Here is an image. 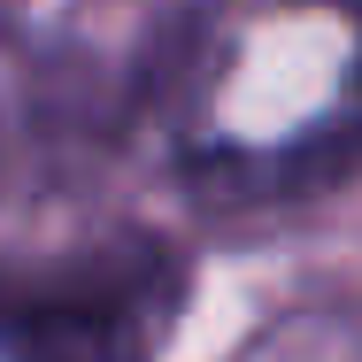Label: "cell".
I'll use <instances>...</instances> for the list:
<instances>
[{"instance_id": "1", "label": "cell", "mask_w": 362, "mask_h": 362, "mask_svg": "<svg viewBox=\"0 0 362 362\" xmlns=\"http://www.w3.org/2000/svg\"><path fill=\"white\" fill-rule=\"evenodd\" d=\"M177 262L154 239L0 262V362H154Z\"/></svg>"}]
</instances>
